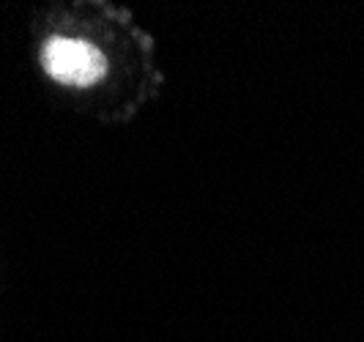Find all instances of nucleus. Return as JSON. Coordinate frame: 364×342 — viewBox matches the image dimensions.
Returning <instances> with one entry per match:
<instances>
[{
    "instance_id": "1",
    "label": "nucleus",
    "mask_w": 364,
    "mask_h": 342,
    "mask_svg": "<svg viewBox=\"0 0 364 342\" xmlns=\"http://www.w3.org/2000/svg\"><path fill=\"white\" fill-rule=\"evenodd\" d=\"M38 66L53 85L109 112H129L156 80L148 38L112 9L63 14L38 41Z\"/></svg>"
}]
</instances>
